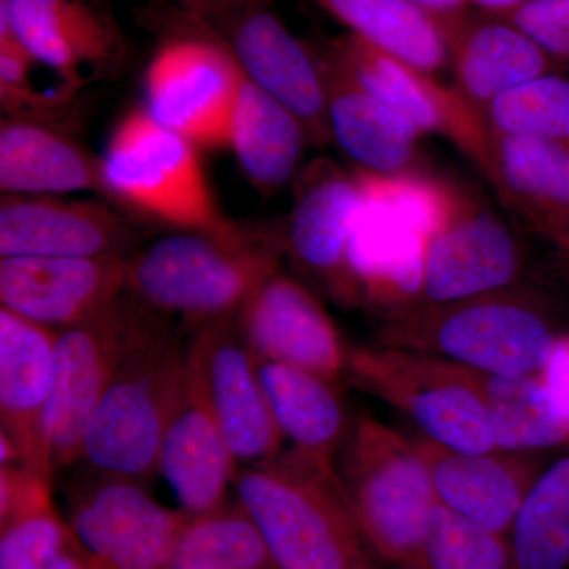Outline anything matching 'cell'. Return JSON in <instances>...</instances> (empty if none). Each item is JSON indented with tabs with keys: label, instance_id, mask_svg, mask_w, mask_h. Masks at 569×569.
Returning a JSON list of instances; mask_svg holds the SVG:
<instances>
[{
	"label": "cell",
	"instance_id": "obj_16",
	"mask_svg": "<svg viewBox=\"0 0 569 569\" xmlns=\"http://www.w3.org/2000/svg\"><path fill=\"white\" fill-rule=\"evenodd\" d=\"M253 84L274 97L305 126L310 144H331L328 91L316 48L288 29L274 3H260L213 22Z\"/></svg>",
	"mask_w": 569,
	"mask_h": 569
},
{
	"label": "cell",
	"instance_id": "obj_27",
	"mask_svg": "<svg viewBox=\"0 0 569 569\" xmlns=\"http://www.w3.org/2000/svg\"><path fill=\"white\" fill-rule=\"evenodd\" d=\"M489 181L553 244L568 249L569 144L490 133Z\"/></svg>",
	"mask_w": 569,
	"mask_h": 569
},
{
	"label": "cell",
	"instance_id": "obj_6",
	"mask_svg": "<svg viewBox=\"0 0 569 569\" xmlns=\"http://www.w3.org/2000/svg\"><path fill=\"white\" fill-rule=\"evenodd\" d=\"M335 467L369 548L399 568L426 569L422 541L438 500L413 438L358 415Z\"/></svg>",
	"mask_w": 569,
	"mask_h": 569
},
{
	"label": "cell",
	"instance_id": "obj_44",
	"mask_svg": "<svg viewBox=\"0 0 569 569\" xmlns=\"http://www.w3.org/2000/svg\"><path fill=\"white\" fill-rule=\"evenodd\" d=\"M565 252L569 253V247H568V249H567V250H565Z\"/></svg>",
	"mask_w": 569,
	"mask_h": 569
},
{
	"label": "cell",
	"instance_id": "obj_30",
	"mask_svg": "<svg viewBox=\"0 0 569 569\" xmlns=\"http://www.w3.org/2000/svg\"><path fill=\"white\" fill-rule=\"evenodd\" d=\"M348 32L426 73L449 63L443 32L408 0H316Z\"/></svg>",
	"mask_w": 569,
	"mask_h": 569
},
{
	"label": "cell",
	"instance_id": "obj_22",
	"mask_svg": "<svg viewBox=\"0 0 569 569\" xmlns=\"http://www.w3.org/2000/svg\"><path fill=\"white\" fill-rule=\"evenodd\" d=\"M54 329L0 307V432L20 452V467L51 479L44 415L54 373Z\"/></svg>",
	"mask_w": 569,
	"mask_h": 569
},
{
	"label": "cell",
	"instance_id": "obj_32",
	"mask_svg": "<svg viewBox=\"0 0 569 569\" xmlns=\"http://www.w3.org/2000/svg\"><path fill=\"white\" fill-rule=\"evenodd\" d=\"M519 569L569 567V451L542 468L511 529Z\"/></svg>",
	"mask_w": 569,
	"mask_h": 569
},
{
	"label": "cell",
	"instance_id": "obj_41",
	"mask_svg": "<svg viewBox=\"0 0 569 569\" xmlns=\"http://www.w3.org/2000/svg\"><path fill=\"white\" fill-rule=\"evenodd\" d=\"M437 22L441 32L470 13V0H408Z\"/></svg>",
	"mask_w": 569,
	"mask_h": 569
},
{
	"label": "cell",
	"instance_id": "obj_18",
	"mask_svg": "<svg viewBox=\"0 0 569 569\" xmlns=\"http://www.w3.org/2000/svg\"><path fill=\"white\" fill-rule=\"evenodd\" d=\"M149 238L146 223L111 201L2 194L0 258L130 257Z\"/></svg>",
	"mask_w": 569,
	"mask_h": 569
},
{
	"label": "cell",
	"instance_id": "obj_1",
	"mask_svg": "<svg viewBox=\"0 0 569 569\" xmlns=\"http://www.w3.org/2000/svg\"><path fill=\"white\" fill-rule=\"evenodd\" d=\"M284 254V223L234 220L222 231H173L127 258L126 293L197 329L238 317Z\"/></svg>",
	"mask_w": 569,
	"mask_h": 569
},
{
	"label": "cell",
	"instance_id": "obj_24",
	"mask_svg": "<svg viewBox=\"0 0 569 569\" xmlns=\"http://www.w3.org/2000/svg\"><path fill=\"white\" fill-rule=\"evenodd\" d=\"M443 37L456 89L482 116L501 93L559 69V63L500 14L470 11Z\"/></svg>",
	"mask_w": 569,
	"mask_h": 569
},
{
	"label": "cell",
	"instance_id": "obj_11",
	"mask_svg": "<svg viewBox=\"0 0 569 569\" xmlns=\"http://www.w3.org/2000/svg\"><path fill=\"white\" fill-rule=\"evenodd\" d=\"M89 468L67 492L66 522L91 569H167L189 512L157 503L137 479Z\"/></svg>",
	"mask_w": 569,
	"mask_h": 569
},
{
	"label": "cell",
	"instance_id": "obj_7",
	"mask_svg": "<svg viewBox=\"0 0 569 569\" xmlns=\"http://www.w3.org/2000/svg\"><path fill=\"white\" fill-rule=\"evenodd\" d=\"M200 149L146 108L119 119L102 156L104 197L142 223L173 231H222L233 224L213 197Z\"/></svg>",
	"mask_w": 569,
	"mask_h": 569
},
{
	"label": "cell",
	"instance_id": "obj_31",
	"mask_svg": "<svg viewBox=\"0 0 569 569\" xmlns=\"http://www.w3.org/2000/svg\"><path fill=\"white\" fill-rule=\"evenodd\" d=\"M473 373L498 451L545 452L569 445V425L539 372L526 377Z\"/></svg>",
	"mask_w": 569,
	"mask_h": 569
},
{
	"label": "cell",
	"instance_id": "obj_21",
	"mask_svg": "<svg viewBox=\"0 0 569 569\" xmlns=\"http://www.w3.org/2000/svg\"><path fill=\"white\" fill-rule=\"evenodd\" d=\"M438 503L496 533H511L520 505L545 468L541 452H462L417 436Z\"/></svg>",
	"mask_w": 569,
	"mask_h": 569
},
{
	"label": "cell",
	"instance_id": "obj_20",
	"mask_svg": "<svg viewBox=\"0 0 569 569\" xmlns=\"http://www.w3.org/2000/svg\"><path fill=\"white\" fill-rule=\"evenodd\" d=\"M236 320L258 359L343 378L350 348L301 280L277 269L247 299Z\"/></svg>",
	"mask_w": 569,
	"mask_h": 569
},
{
	"label": "cell",
	"instance_id": "obj_15",
	"mask_svg": "<svg viewBox=\"0 0 569 569\" xmlns=\"http://www.w3.org/2000/svg\"><path fill=\"white\" fill-rule=\"evenodd\" d=\"M522 263L519 241L501 217L452 187L447 217L427 247L425 283L415 309L515 288Z\"/></svg>",
	"mask_w": 569,
	"mask_h": 569
},
{
	"label": "cell",
	"instance_id": "obj_5",
	"mask_svg": "<svg viewBox=\"0 0 569 569\" xmlns=\"http://www.w3.org/2000/svg\"><path fill=\"white\" fill-rule=\"evenodd\" d=\"M559 336L538 298L509 288L389 318L377 346L433 356L486 376L526 377L541 372Z\"/></svg>",
	"mask_w": 569,
	"mask_h": 569
},
{
	"label": "cell",
	"instance_id": "obj_33",
	"mask_svg": "<svg viewBox=\"0 0 569 569\" xmlns=\"http://www.w3.org/2000/svg\"><path fill=\"white\" fill-rule=\"evenodd\" d=\"M167 569H279L241 505L190 516Z\"/></svg>",
	"mask_w": 569,
	"mask_h": 569
},
{
	"label": "cell",
	"instance_id": "obj_43",
	"mask_svg": "<svg viewBox=\"0 0 569 569\" xmlns=\"http://www.w3.org/2000/svg\"><path fill=\"white\" fill-rule=\"evenodd\" d=\"M358 569H377V568H373L372 565H362V567H359Z\"/></svg>",
	"mask_w": 569,
	"mask_h": 569
},
{
	"label": "cell",
	"instance_id": "obj_29",
	"mask_svg": "<svg viewBox=\"0 0 569 569\" xmlns=\"http://www.w3.org/2000/svg\"><path fill=\"white\" fill-rule=\"evenodd\" d=\"M258 366L283 438L335 462L355 422L340 380L266 359H258Z\"/></svg>",
	"mask_w": 569,
	"mask_h": 569
},
{
	"label": "cell",
	"instance_id": "obj_25",
	"mask_svg": "<svg viewBox=\"0 0 569 569\" xmlns=\"http://www.w3.org/2000/svg\"><path fill=\"white\" fill-rule=\"evenodd\" d=\"M2 194H103L102 157L54 122L3 116L0 123Z\"/></svg>",
	"mask_w": 569,
	"mask_h": 569
},
{
	"label": "cell",
	"instance_id": "obj_19",
	"mask_svg": "<svg viewBox=\"0 0 569 569\" xmlns=\"http://www.w3.org/2000/svg\"><path fill=\"white\" fill-rule=\"evenodd\" d=\"M127 258H2L0 301L26 320L61 331L99 316L126 293Z\"/></svg>",
	"mask_w": 569,
	"mask_h": 569
},
{
	"label": "cell",
	"instance_id": "obj_10",
	"mask_svg": "<svg viewBox=\"0 0 569 569\" xmlns=\"http://www.w3.org/2000/svg\"><path fill=\"white\" fill-rule=\"evenodd\" d=\"M153 313L123 293L99 316L56 332L54 373L44 415L52 471L80 462L89 419L123 355Z\"/></svg>",
	"mask_w": 569,
	"mask_h": 569
},
{
	"label": "cell",
	"instance_id": "obj_23",
	"mask_svg": "<svg viewBox=\"0 0 569 569\" xmlns=\"http://www.w3.org/2000/svg\"><path fill=\"white\" fill-rule=\"evenodd\" d=\"M238 468L189 367L186 389L164 430L157 473L167 478L183 511L200 516L227 505Z\"/></svg>",
	"mask_w": 569,
	"mask_h": 569
},
{
	"label": "cell",
	"instance_id": "obj_34",
	"mask_svg": "<svg viewBox=\"0 0 569 569\" xmlns=\"http://www.w3.org/2000/svg\"><path fill=\"white\" fill-rule=\"evenodd\" d=\"M490 133L569 144V78L541 74L501 93L485 110Z\"/></svg>",
	"mask_w": 569,
	"mask_h": 569
},
{
	"label": "cell",
	"instance_id": "obj_37",
	"mask_svg": "<svg viewBox=\"0 0 569 569\" xmlns=\"http://www.w3.org/2000/svg\"><path fill=\"white\" fill-rule=\"evenodd\" d=\"M39 63L17 39L0 40V103L3 116L58 123L59 111L73 93L40 89L33 81Z\"/></svg>",
	"mask_w": 569,
	"mask_h": 569
},
{
	"label": "cell",
	"instance_id": "obj_17",
	"mask_svg": "<svg viewBox=\"0 0 569 569\" xmlns=\"http://www.w3.org/2000/svg\"><path fill=\"white\" fill-rule=\"evenodd\" d=\"M295 198L284 222V250L296 269L336 305L362 307L348 264V244L361 190L355 173L317 159L295 178Z\"/></svg>",
	"mask_w": 569,
	"mask_h": 569
},
{
	"label": "cell",
	"instance_id": "obj_36",
	"mask_svg": "<svg viewBox=\"0 0 569 569\" xmlns=\"http://www.w3.org/2000/svg\"><path fill=\"white\" fill-rule=\"evenodd\" d=\"M422 559L426 569H519L505 535L437 503L427 520Z\"/></svg>",
	"mask_w": 569,
	"mask_h": 569
},
{
	"label": "cell",
	"instance_id": "obj_13",
	"mask_svg": "<svg viewBox=\"0 0 569 569\" xmlns=\"http://www.w3.org/2000/svg\"><path fill=\"white\" fill-rule=\"evenodd\" d=\"M190 372L238 467L276 458L283 436L277 426L258 358L238 320L194 329L187 346Z\"/></svg>",
	"mask_w": 569,
	"mask_h": 569
},
{
	"label": "cell",
	"instance_id": "obj_3",
	"mask_svg": "<svg viewBox=\"0 0 569 569\" xmlns=\"http://www.w3.org/2000/svg\"><path fill=\"white\" fill-rule=\"evenodd\" d=\"M353 173L361 203L351 227L348 264L362 307L389 320L418 306L427 247L447 217L452 186L418 173Z\"/></svg>",
	"mask_w": 569,
	"mask_h": 569
},
{
	"label": "cell",
	"instance_id": "obj_8",
	"mask_svg": "<svg viewBox=\"0 0 569 569\" xmlns=\"http://www.w3.org/2000/svg\"><path fill=\"white\" fill-rule=\"evenodd\" d=\"M343 378L399 410L419 436L462 452L498 451L473 370L400 348H350Z\"/></svg>",
	"mask_w": 569,
	"mask_h": 569
},
{
	"label": "cell",
	"instance_id": "obj_4",
	"mask_svg": "<svg viewBox=\"0 0 569 569\" xmlns=\"http://www.w3.org/2000/svg\"><path fill=\"white\" fill-rule=\"evenodd\" d=\"M189 378V356L170 318L153 313L123 355L93 410L80 462L146 482Z\"/></svg>",
	"mask_w": 569,
	"mask_h": 569
},
{
	"label": "cell",
	"instance_id": "obj_42",
	"mask_svg": "<svg viewBox=\"0 0 569 569\" xmlns=\"http://www.w3.org/2000/svg\"><path fill=\"white\" fill-rule=\"evenodd\" d=\"M523 2L526 0H470L471 6L478 7L485 13L500 14V17H507Z\"/></svg>",
	"mask_w": 569,
	"mask_h": 569
},
{
	"label": "cell",
	"instance_id": "obj_38",
	"mask_svg": "<svg viewBox=\"0 0 569 569\" xmlns=\"http://www.w3.org/2000/svg\"><path fill=\"white\" fill-rule=\"evenodd\" d=\"M507 18L553 62L569 66V0H526Z\"/></svg>",
	"mask_w": 569,
	"mask_h": 569
},
{
	"label": "cell",
	"instance_id": "obj_40",
	"mask_svg": "<svg viewBox=\"0 0 569 569\" xmlns=\"http://www.w3.org/2000/svg\"><path fill=\"white\" fill-rule=\"evenodd\" d=\"M179 9L187 11L206 24L222 20L236 11L260 6V3H274V0H173Z\"/></svg>",
	"mask_w": 569,
	"mask_h": 569
},
{
	"label": "cell",
	"instance_id": "obj_2",
	"mask_svg": "<svg viewBox=\"0 0 569 569\" xmlns=\"http://www.w3.org/2000/svg\"><path fill=\"white\" fill-rule=\"evenodd\" d=\"M238 503L260 530L279 569H358L369 565L335 462L291 447L238 468Z\"/></svg>",
	"mask_w": 569,
	"mask_h": 569
},
{
	"label": "cell",
	"instance_id": "obj_39",
	"mask_svg": "<svg viewBox=\"0 0 569 569\" xmlns=\"http://www.w3.org/2000/svg\"><path fill=\"white\" fill-rule=\"evenodd\" d=\"M539 376L545 381L557 410L569 425V335L557 337L552 353Z\"/></svg>",
	"mask_w": 569,
	"mask_h": 569
},
{
	"label": "cell",
	"instance_id": "obj_35",
	"mask_svg": "<svg viewBox=\"0 0 569 569\" xmlns=\"http://www.w3.org/2000/svg\"><path fill=\"white\" fill-rule=\"evenodd\" d=\"M0 569H91L54 505L0 522Z\"/></svg>",
	"mask_w": 569,
	"mask_h": 569
},
{
	"label": "cell",
	"instance_id": "obj_14",
	"mask_svg": "<svg viewBox=\"0 0 569 569\" xmlns=\"http://www.w3.org/2000/svg\"><path fill=\"white\" fill-rule=\"evenodd\" d=\"M13 37L74 93L118 73L129 58L107 0H0V40Z\"/></svg>",
	"mask_w": 569,
	"mask_h": 569
},
{
	"label": "cell",
	"instance_id": "obj_26",
	"mask_svg": "<svg viewBox=\"0 0 569 569\" xmlns=\"http://www.w3.org/2000/svg\"><path fill=\"white\" fill-rule=\"evenodd\" d=\"M328 91L332 142L355 170L372 174L417 173L422 133L410 121L356 84L316 48Z\"/></svg>",
	"mask_w": 569,
	"mask_h": 569
},
{
	"label": "cell",
	"instance_id": "obj_9",
	"mask_svg": "<svg viewBox=\"0 0 569 569\" xmlns=\"http://www.w3.org/2000/svg\"><path fill=\"white\" fill-rule=\"evenodd\" d=\"M179 11L146 67L144 108L198 149L223 151L244 71L211 26Z\"/></svg>",
	"mask_w": 569,
	"mask_h": 569
},
{
	"label": "cell",
	"instance_id": "obj_12",
	"mask_svg": "<svg viewBox=\"0 0 569 569\" xmlns=\"http://www.w3.org/2000/svg\"><path fill=\"white\" fill-rule=\"evenodd\" d=\"M318 50L378 102L413 123L419 132L448 138L489 178L488 123L458 89L445 88L433 74L378 50L350 32L331 37Z\"/></svg>",
	"mask_w": 569,
	"mask_h": 569
},
{
	"label": "cell",
	"instance_id": "obj_28",
	"mask_svg": "<svg viewBox=\"0 0 569 569\" xmlns=\"http://www.w3.org/2000/svg\"><path fill=\"white\" fill-rule=\"evenodd\" d=\"M310 144L305 126L274 97L242 78L230 123L239 170L257 192L271 197L295 181Z\"/></svg>",
	"mask_w": 569,
	"mask_h": 569
}]
</instances>
